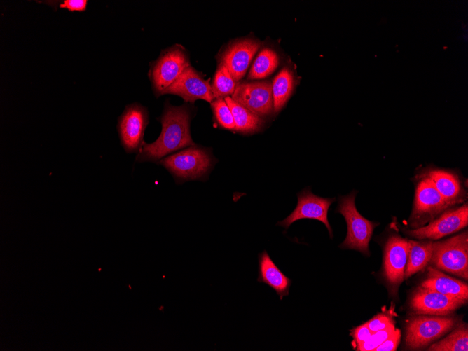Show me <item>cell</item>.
<instances>
[{"instance_id":"44dd1931","label":"cell","mask_w":468,"mask_h":351,"mask_svg":"<svg viewBox=\"0 0 468 351\" xmlns=\"http://www.w3.org/2000/svg\"><path fill=\"white\" fill-rule=\"evenodd\" d=\"M294 88V78L291 69L284 67L272 82L273 111L279 112L290 97Z\"/></svg>"},{"instance_id":"3957f363","label":"cell","mask_w":468,"mask_h":351,"mask_svg":"<svg viewBox=\"0 0 468 351\" xmlns=\"http://www.w3.org/2000/svg\"><path fill=\"white\" fill-rule=\"evenodd\" d=\"M356 191L340 197L336 210L343 215L347 223V235L340 245L341 249H355L369 256V245L378 223L365 219L355 206Z\"/></svg>"},{"instance_id":"4fadbf2b","label":"cell","mask_w":468,"mask_h":351,"mask_svg":"<svg viewBox=\"0 0 468 351\" xmlns=\"http://www.w3.org/2000/svg\"><path fill=\"white\" fill-rule=\"evenodd\" d=\"M298 202L294 211L284 220L277 223L280 226L287 228L296 221L310 219L323 223L328 229L331 238H333L331 227L328 221V210L335 198H322L313 194L310 188H305L297 194Z\"/></svg>"},{"instance_id":"5bb4252c","label":"cell","mask_w":468,"mask_h":351,"mask_svg":"<svg viewBox=\"0 0 468 351\" xmlns=\"http://www.w3.org/2000/svg\"><path fill=\"white\" fill-rule=\"evenodd\" d=\"M408 255V240L398 235L388 238L384 247L383 275L395 293L404 280Z\"/></svg>"},{"instance_id":"52a82bcc","label":"cell","mask_w":468,"mask_h":351,"mask_svg":"<svg viewBox=\"0 0 468 351\" xmlns=\"http://www.w3.org/2000/svg\"><path fill=\"white\" fill-rule=\"evenodd\" d=\"M449 207L430 179L420 174L415 188L413 211L408 220L410 226L414 228L423 226Z\"/></svg>"},{"instance_id":"7a4b0ae2","label":"cell","mask_w":468,"mask_h":351,"mask_svg":"<svg viewBox=\"0 0 468 351\" xmlns=\"http://www.w3.org/2000/svg\"><path fill=\"white\" fill-rule=\"evenodd\" d=\"M157 163L177 180L185 181L205 177L213 165V158L207 149L194 144L162 158Z\"/></svg>"},{"instance_id":"4316f807","label":"cell","mask_w":468,"mask_h":351,"mask_svg":"<svg viewBox=\"0 0 468 351\" xmlns=\"http://www.w3.org/2000/svg\"><path fill=\"white\" fill-rule=\"evenodd\" d=\"M366 324L372 333L383 330L394 324V320L390 315L380 313L367 321Z\"/></svg>"},{"instance_id":"cb8c5ba5","label":"cell","mask_w":468,"mask_h":351,"mask_svg":"<svg viewBox=\"0 0 468 351\" xmlns=\"http://www.w3.org/2000/svg\"><path fill=\"white\" fill-rule=\"evenodd\" d=\"M236 84L227 68L219 63L211 85L214 99H225L232 95Z\"/></svg>"},{"instance_id":"f546056e","label":"cell","mask_w":468,"mask_h":351,"mask_svg":"<svg viewBox=\"0 0 468 351\" xmlns=\"http://www.w3.org/2000/svg\"><path fill=\"white\" fill-rule=\"evenodd\" d=\"M87 4L86 0H64L59 4L58 7L71 12H83L86 10Z\"/></svg>"},{"instance_id":"9a60e30c","label":"cell","mask_w":468,"mask_h":351,"mask_svg":"<svg viewBox=\"0 0 468 351\" xmlns=\"http://www.w3.org/2000/svg\"><path fill=\"white\" fill-rule=\"evenodd\" d=\"M165 94L177 95L186 103L191 104L197 99H203L209 103L214 99L209 81L205 80L191 65L165 90Z\"/></svg>"},{"instance_id":"5b68a950","label":"cell","mask_w":468,"mask_h":351,"mask_svg":"<svg viewBox=\"0 0 468 351\" xmlns=\"http://www.w3.org/2000/svg\"><path fill=\"white\" fill-rule=\"evenodd\" d=\"M432 266L468 279V233L462 232L443 241L433 242Z\"/></svg>"},{"instance_id":"484cf974","label":"cell","mask_w":468,"mask_h":351,"mask_svg":"<svg viewBox=\"0 0 468 351\" xmlns=\"http://www.w3.org/2000/svg\"><path fill=\"white\" fill-rule=\"evenodd\" d=\"M395 330L394 324L385 329L372 333L370 338L361 344L356 350L371 351L385 341Z\"/></svg>"},{"instance_id":"7c38bea8","label":"cell","mask_w":468,"mask_h":351,"mask_svg":"<svg viewBox=\"0 0 468 351\" xmlns=\"http://www.w3.org/2000/svg\"><path fill=\"white\" fill-rule=\"evenodd\" d=\"M467 302V300L420 286L412 294L409 306L417 315L446 316L452 314Z\"/></svg>"},{"instance_id":"ba28073f","label":"cell","mask_w":468,"mask_h":351,"mask_svg":"<svg viewBox=\"0 0 468 351\" xmlns=\"http://www.w3.org/2000/svg\"><path fill=\"white\" fill-rule=\"evenodd\" d=\"M149 123L146 108L138 103L127 105L118 119L121 144L128 153L138 152Z\"/></svg>"},{"instance_id":"d4e9b609","label":"cell","mask_w":468,"mask_h":351,"mask_svg":"<svg viewBox=\"0 0 468 351\" xmlns=\"http://www.w3.org/2000/svg\"><path fill=\"white\" fill-rule=\"evenodd\" d=\"M210 104L217 125L223 129L235 132L233 116L225 99H214Z\"/></svg>"},{"instance_id":"8992f818","label":"cell","mask_w":468,"mask_h":351,"mask_svg":"<svg viewBox=\"0 0 468 351\" xmlns=\"http://www.w3.org/2000/svg\"><path fill=\"white\" fill-rule=\"evenodd\" d=\"M454 316L419 315L411 317L406 327L405 343L407 349H422L452 330L457 324Z\"/></svg>"},{"instance_id":"e0dca14e","label":"cell","mask_w":468,"mask_h":351,"mask_svg":"<svg viewBox=\"0 0 468 351\" xmlns=\"http://www.w3.org/2000/svg\"><path fill=\"white\" fill-rule=\"evenodd\" d=\"M420 286L452 297L468 299L467 282L450 277L432 266L427 267L426 278Z\"/></svg>"},{"instance_id":"6da1fadb","label":"cell","mask_w":468,"mask_h":351,"mask_svg":"<svg viewBox=\"0 0 468 351\" xmlns=\"http://www.w3.org/2000/svg\"><path fill=\"white\" fill-rule=\"evenodd\" d=\"M192 116L188 104L176 106L166 102L158 118L162 125L160 135L152 143L143 142L135 160L157 163L171 153L194 145L190 131Z\"/></svg>"},{"instance_id":"ffe728a7","label":"cell","mask_w":468,"mask_h":351,"mask_svg":"<svg viewBox=\"0 0 468 351\" xmlns=\"http://www.w3.org/2000/svg\"><path fill=\"white\" fill-rule=\"evenodd\" d=\"M224 99L232 112L235 132L247 135L259 132L262 129L264 121L261 117L239 104L229 96Z\"/></svg>"},{"instance_id":"277c9868","label":"cell","mask_w":468,"mask_h":351,"mask_svg":"<svg viewBox=\"0 0 468 351\" xmlns=\"http://www.w3.org/2000/svg\"><path fill=\"white\" fill-rule=\"evenodd\" d=\"M190 66L189 55L179 44L163 50L159 57L150 63L149 78L153 91L158 97Z\"/></svg>"},{"instance_id":"8fae6325","label":"cell","mask_w":468,"mask_h":351,"mask_svg":"<svg viewBox=\"0 0 468 351\" xmlns=\"http://www.w3.org/2000/svg\"><path fill=\"white\" fill-rule=\"evenodd\" d=\"M261 45L259 40L251 37L234 40L219 54V63L227 68L233 80L238 83L245 75Z\"/></svg>"},{"instance_id":"7402d4cb","label":"cell","mask_w":468,"mask_h":351,"mask_svg":"<svg viewBox=\"0 0 468 351\" xmlns=\"http://www.w3.org/2000/svg\"><path fill=\"white\" fill-rule=\"evenodd\" d=\"M280 57L272 48H262L256 55L249 71L247 79L256 80L270 76L278 67Z\"/></svg>"},{"instance_id":"9c48e42d","label":"cell","mask_w":468,"mask_h":351,"mask_svg":"<svg viewBox=\"0 0 468 351\" xmlns=\"http://www.w3.org/2000/svg\"><path fill=\"white\" fill-rule=\"evenodd\" d=\"M468 224V205L444 211L427 225L406 230V233L419 240H435L454 233Z\"/></svg>"},{"instance_id":"603a6c76","label":"cell","mask_w":468,"mask_h":351,"mask_svg":"<svg viewBox=\"0 0 468 351\" xmlns=\"http://www.w3.org/2000/svg\"><path fill=\"white\" fill-rule=\"evenodd\" d=\"M427 350L434 351H467L468 328L467 324H461L443 339L430 345Z\"/></svg>"},{"instance_id":"d6986e66","label":"cell","mask_w":468,"mask_h":351,"mask_svg":"<svg viewBox=\"0 0 468 351\" xmlns=\"http://www.w3.org/2000/svg\"><path fill=\"white\" fill-rule=\"evenodd\" d=\"M408 255L404 275L408 279L422 270L429 263L432 254L433 242L431 240H408Z\"/></svg>"},{"instance_id":"ac0fdd59","label":"cell","mask_w":468,"mask_h":351,"mask_svg":"<svg viewBox=\"0 0 468 351\" xmlns=\"http://www.w3.org/2000/svg\"><path fill=\"white\" fill-rule=\"evenodd\" d=\"M258 282L265 283L273 289L280 300L289 295L291 280L275 264L266 251L259 255Z\"/></svg>"},{"instance_id":"f1b7e54d","label":"cell","mask_w":468,"mask_h":351,"mask_svg":"<svg viewBox=\"0 0 468 351\" xmlns=\"http://www.w3.org/2000/svg\"><path fill=\"white\" fill-rule=\"evenodd\" d=\"M401 333L399 329H397L394 331L374 351H394L396 350L400 340Z\"/></svg>"},{"instance_id":"2e32d148","label":"cell","mask_w":468,"mask_h":351,"mask_svg":"<svg viewBox=\"0 0 468 351\" xmlns=\"http://www.w3.org/2000/svg\"><path fill=\"white\" fill-rule=\"evenodd\" d=\"M421 175L428 177L449 207L462 202L465 191L459 177L449 170L429 169Z\"/></svg>"},{"instance_id":"83f0119b","label":"cell","mask_w":468,"mask_h":351,"mask_svg":"<svg viewBox=\"0 0 468 351\" xmlns=\"http://www.w3.org/2000/svg\"><path fill=\"white\" fill-rule=\"evenodd\" d=\"M350 335L353 338L352 343L353 347L357 348L366 340H367L372 335L371 331L369 329L366 323L362 324L350 330Z\"/></svg>"},{"instance_id":"30bf717a","label":"cell","mask_w":468,"mask_h":351,"mask_svg":"<svg viewBox=\"0 0 468 351\" xmlns=\"http://www.w3.org/2000/svg\"><path fill=\"white\" fill-rule=\"evenodd\" d=\"M230 97L261 118L273 111L272 83L270 81L238 82Z\"/></svg>"}]
</instances>
